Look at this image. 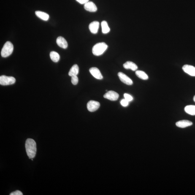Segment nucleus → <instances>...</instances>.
Returning <instances> with one entry per match:
<instances>
[{
	"label": "nucleus",
	"instance_id": "obj_9",
	"mask_svg": "<svg viewBox=\"0 0 195 195\" xmlns=\"http://www.w3.org/2000/svg\"><path fill=\"white\" fill-rule=\"evenodd\" d=\"M90 74L93 76L98 80H102L103 78V76L100 71L97 68L92 67L89 69Z\"/></svg>",
	"mask_w": 195,
	"mask_h": 195
},
{
	"label": "nucleus",
	"instance_id": "obj_22",
	"mask_svg": "<svg viewBox=\"0 0 195 195\" xmlns=\"http://www.w3.org/2000/svg\"><path fill=\"white\" fill-rule=\"evenodd\" d=\"M125 99L127 101H128V102H131V101H132L133 100V98L132 96L128 94L125 93L124 95Z\"/></svg>",
	"mask_w": 195,
	"mask_h": 195
},
{
	"label": "nucleus",
	"instance_id": "obj_21",
	"mask_svg": "<svg viewBox=\"0 0 195 195\" xmlns=\"http://www.w3.org/2000/svg\"><path fill=\"white\" fill-rule=\"evenodd\" d=\"M79 79L77 76H72L71 78V82L74 85H77L78 83Z\"/></svg>",
	"mask_w": 195,
	"mask_h": 195
},
{
	"label": "nucleus",
	"instance_id": "obj_8",
	"mask_svg": "<svg viewBox=\"0 0 195 195\" xmlns=\"http://www.w3.org/2000/svg\"><path fill=\"white\" fill-rule=\"evenodd\" d=\"M183 69L185 73L192 76L195 77V67L191 65H185L183 66Z\"/></svg>",
	"mask_w": 195,
	"mask_h": 195
},
{
	"label": "nucleus",
	"instance_id": "obj_23",
	"mask_svg": "<svg viewBox=\"0 0 195 195\" xmlns=\"http://www.w3.org/2000/svg\"><path fill=\"white\" fill-rule=\"evenodd\" d=\"M129 102L127 101L126 99H123L120 102V104L123 107H126L129 104Z\"/></svg>",
	"mask_w": 195,
	"mask_h": 195
},
{
	"label": "nucleus",
	"instance_id": "obj_14",
	"mask_svg": "<svg viewBox=\"0 0 195 195\" xmlns=\"http://www.w3.org/2000/svg\"><path fill=\"white\" fill-rule=\"evenodd\" d=\"M123 67L125 69H131L133 71H136L138 69L137 65L131 61H126L123 64Z\"/></svg>",
	"mask_w": 195,
	"mask_h": 195
},
{
	"label": "nucleus",
	"instance_id": "obj_24",
	"mask_svg": "<svg viewBox=\"0 0 195 195\" xmlns=\"http://www.w3.org/2000/svg\"><path fill=\"white\" fill-rule=\"evenodd\" d=\"M10 195H23V193L19 191H16L11 193Z\"/></svg>",
	"mask_w": 195,
	"mask_h": 195
},
{
	"label": "nucleus",
	"instance_id": "obj_4",
	"mask_svg": "<svg viewBox=\"0 0 195 195\" xmlns=\"http://www.w3.org/2000/svg\"><path fill=\"white\" fill-rule=\"evenodd\" d=\"M16 82V79L13 77L2 75L0 77V84L6 86L13 84Z\"/></svg>",
	"mask_w": 195,
	"mask_h": 195
},
{
	"label": "nucleus",
	"instance_id": "obj_15",
	"mask_svg": "<svg viewBox=\"0 0 195 195\" xmlns=\"http://www.w3.org/2000/svg\"><path fill=\"white\" fill-rule=\"evenodd\" d=\"M36 15L39 18L44 21H47L49 20V16L48 14L41 11H36L35 12Z\"/></svg>",
	"mask_w": 195,
	"mask_h": 195
},
{
	"label": "nucleus",
	"instance_id": "obj_13",
	"mask_svg": "<svg viewBox=\"0 0 195 195\" xmlns=\"http://www.w3.org/2000/svg\"><path fill=\"white\" fill-rule=\"evenodd\" d=\"M56 43L59 47L62 48L66 49L67 48L68 43L67 41L64 38L60 36L56 39Z\"/></svg>",
	"mask_w": 195,
	"mask_h": 195
},
{
	"label": "nucleus",
	"instance_id": "obj_26",
	"mask_svg": "<svg viewBox=\"0 0 195 195\" xmlns=\"http://www.w3.org/2000/svg\"><path fill=\"white\" fill-rule=\"evenodd\" d=\"M193 100H194V102H195V96H194V98H193Z\"/></svg>",
	"mask_w": 195,
	"mask_h": 195
},
{
	"label": "nucleus",
	"instance_id": "obj_10",
	"mask_svg": "<svg viewBox=\"0 0 195 195\" xmlns=\"http://www.w3.org/2000/svg\"><path fill=\"white\" fill-rule=\"evenodd\" d=\"M84 8L86 10L90 12H96L97 10V8L96 4L92 1H88L84 4Z\"/></svg>",
	"mask_w": 195,
	"mask_h": 195
},
{
	"label": "nucleus",
	"instance_id": "obj_3",
	"mask_svg": "<svg viewBox=\"0 0 195 195\" xmlns=\"http://www.w3.org/2000/svg\"><path fill=\"white\" fill-rule=\"evenodd\" d=\"M14 50V46L9 41H7L4 44L1 49V56L4 58H6L10 56Z\"/></svg>",
	"mask_w": 195,
	"mask_h": 195
},
{
	"label": "nucleus",
	"instance_id": "obj_6",
	"mask_svg": "<svg viewBox=\"0 0 195 195\" xmlns=\"http://www.w3.org/2000/svg\"><path fill=\"white\" fill-rule=\"evenodd\" d=\"M118 76L120 80L123 83L128 85H131L133 84L132 80L126 74L121 72H120L119 73Z\"/></svg>",
	"mask_w": 195,
	"mask_h": 195
},
{
	"label": "nucleus",
	"instance_id": "obj_25",
	"mask_svg": "<svg viewBox=\"0 0 195 195\" xmlns=\"http://www.w3.org/2000/svg\"><path fill=\"white\" fill-rule=\"evenodd\" d=\"M76 1L81 4H84L89 1V0H76Z\"/></svg>",
	"mask_w": 195,
	"mask_h": 195
},
{
	"label": "nucleus",
	"instance_id": "obj_16",
	"mask_svg": "<svg viewBox=\"0 0 195 195\" xmlns=\"http://www.w3.org/2000/svg\"><path fill=\"white\" fill-rule=\"evenodd\" d=\"M79 72V67L77 64H74L71 68L69 72V75L70 76H77Z\"/></svg>",
	"mask_w": 195,
	"mask_h": 195
},
{
	"label": "nucleus",
	"instance_id": "obj_2",
	"mask_svg": "<svg viewBox=\"0 0 195 195\" xmlns=\"http://www.w3.org/2000/svg\"><path fill=\"white\" fill-rule=\"evenodd\" d=\"M108 46L104 42L98 43L94 46L92 52L96 56H100L102 55L107 49Z\"/></svg>",
	"mask_w": 195,
	"mask_h": 195
},
{
	"label": "nucleus",
	"instance_id": "obj_18",
	"mask_svg": "<svg viewBox=\"0 0 195 195\" xmlns=\"http://www.w3.org/2000/svg\"><path fill=\"white\" fill-rule=\"evenodd\" d=\"M136 74L138 77L143 80H147L149 79L148 75L144 71L140 70L136 71Z\"/></svg>",
	"mask_w": 195,
	"mask_h": 195
},
{
	"label": "nucleus",
	"instance_id": "obj_7",
	"mask_svg": "<svg viewBox=\"0 0 195 195\" xmlns=\"http://www.w3.org/2000/svg\"><path fill=\"white\" fill-rule=\"evenodd\" d=\"M104 97L111 101H115L118 100L119 95L118 93L113 91H108L104 95Z\"/></svg>",
	"mask_w": 195,
	"mask_h": 195
},
{
	"label": "nucleus",
	"instance_id": "obj_11",
	"mask_svg": "<svg viewBox=\"0 0 195 195\" xmlns=\"http://www.w3.org/2000/svg\"><path fill=\"white\" fill-rule=\"evenodd\" d=\"M193 124L192 122L188 120H182L177 121L176 123V126L179 128H185L191 126Z\"/></svg>",
	"mask_w": 195,
	"mask_h": 195
},
{
	"label": "nucleus",
	"instance_id": "obj_19",
	"mask_svg": "<svg viewBox=\"0 0 195 195\" xmlns=\"http://www.w3.org/2000/svg\"><path fill=\"white\" fill-rule=\"evenodd\" d=\"M50 57L52 61L54 62H57L59 61L60 56L58 53L55 51H51L50 53Z\"/></svg>",
	"mask_w": 195,
	"mask_h": 195
},
{
	"label": "nucleus",
	"instance_id": "obj_17",
	"mask_svg": "<svg viewBox=\"0 0 195 195\" xmlns=\"http://www.w3.org/2000/svg\"><path fill=\"white\" fill-rule=\"evenodd\" d=\"M185 111L186 113L191 115H195V106L188 105L185 107Z\"/></svg>",
	"mask_w": 195,
	"mask_h": 195
},
{
	"label": "nucleus",
	"instance_id": "obj_1",
	"mask_svg": "<svg viewBox=\"0 0 195 195\" xmlns=\"http://www.w3.org/2000/svg\"><path fill=\"white\" fill-rule=\"evenodd\" d=\"M25 149L29 157L31 159L34 158L37 152L36 144L35 141L31 139H27L25 142Z\"/></svg>",
	"mask_w": 195,
	"mask_h": 195
},
{
	"label": "nucleus",
	"instance_id": "obj_5",
	"mask_svg": "<svg viewBox=\"0 0 195 195\" xmlns=\"http://www.w3.org/2000/svg\"><path fill=\"white\" fill-rule=\"evenodd\" d=\"M100 104L99 102L94 101H90L87 105V109L90 112H93L97 110L99 108Z\"/></svg>",
	"mask_w": 195,
	"mask_h": 195
},
{
	"label": "nucleus",
	"instance_id": "obj_12",
	"mask_svg": "<svg viewBox=\"0 0 195 195\" xmlns=\"http://www.w3.org/2000/svg\"><path fill=\"white\" fill-rule=\"evenodd\" d=\"M99 26V22L94 21L92 22L89 25V29L91 32L93 34H96L98 32Z\"/></svg>",
	"mask_w": 195,
	"mask_h": 195
},
{
	"label": "nucleus",
	"instance_id": "obj_20",
	"mask_svg": "<svg viewBox=\"0 0 195 195\" xmlns=\"http://www.w3.org/2000/svg\"><path fill=\"white\" fill-rule=\"evenodd\" d=\"M101 26H102V32L103 33L107 34L110 32V28L109 27L107 22L105 21H104L102 22Z\"/></svg>",
	"mask_w": 195,
	"mask_h": 195
}]
</instances>
